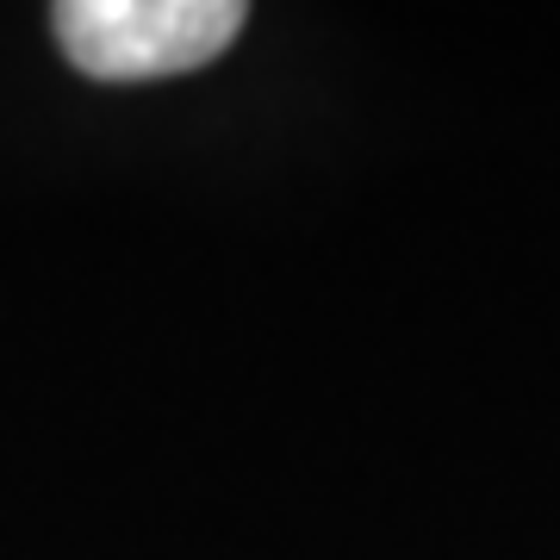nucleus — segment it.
<instances>
[{
	"label": "nucleus",
	"mask_w": 560,
	"mask_h": 560,
	"mask_svg": "<svg viewBox=\"0 0 560 560\" xmlns=\"http://www.w3.org/2000/svg\"><path fill=\"white\" fill-rule=\"evenodd\" d=\"M243 0H62V57L94 81H156L206 69L243 32Z\"/></svg>",
	"instance_id": "nucleus-1"
}]
</instances>
